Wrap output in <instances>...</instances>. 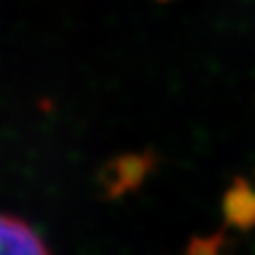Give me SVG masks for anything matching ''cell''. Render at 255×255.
<instances>
[{"mask_svg": "<svg viewBox=\"0 0 255 255\" xmlns=\"http://www.w3.org/2000/svg\"><path fill=\"white\" fill-rule=\"evenodd\" d=\"M0 255H50V251L26 221L0 213Z\"/></svg>", "mask_w": 255, "mask_h": 255, "instance_id": "obj_1", "label": "cell"}, {"mask_svg": "<svg viewBox=\"0 0 255 255\" xmlns=\"http://www.w3.org/2000/svg\"><path fill=\"white\" fill-rule=\"evenodd\" d=\"M227 215L229 221L247 227L255 223V193L247 185H237L227 197Z\"/></svg>", "mask_w": 255, "mask_h": 255, "instance_id": "obj_2", "label": "cell"}]
</instances>
